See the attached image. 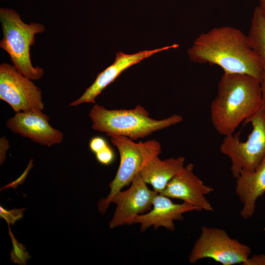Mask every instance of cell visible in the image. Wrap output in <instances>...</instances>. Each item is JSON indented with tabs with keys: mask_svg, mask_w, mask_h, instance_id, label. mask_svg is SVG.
I'll return each mask as SVG.
<instances>
[{
	"mask_svg": "<svg viewBox=\"0 0 265 265\" xmlns=\"http://www.w3.org/2000/svg\"><path fill=\"white\" fill-rule=\"evenodd\" d=\"M49 117L42 110L15 113L6 123L13 132L30 139L35 143L50 147L62 142L63 133L53 128Z\"/></svg>",
	"mask_w": 265,
	"mask_h": 265,
	"instance_id": "obj_11",
	"label": "cell"
},
{
	"mask_svg": "<svg viewBox=\"0 0 265 265\" xmlns=\"http://www.w3.org/2000/svg\"><path fill=\"white\" fill-rule=\"evenodd\" d=\"M95 155L99 163L106 166L112 164L115 159L114 151L109 145Z\"/></svg>",
	"mask_w": 265,
	"mask_h": 265,
	"instance_id": "obj_19",
	"label": "cell"
},
{
	"mask_svg": "<svg viewBox=\"0 0 265 265\" xmlns=\"http://www.w3.org/2000/svg\"><path fill=\"white\" fill-rule=\"evenodd\" d=\"M178 46V44H173L160 48L140 51L133 54H126L121 51L117 53L114 62L100 73L83 94L79 99L71 103L69 106H77L83 103H94L96 97L102 91L127 69L155 53Z\"/></svg>",
	"mask_w": 265,
	"mask_h": 265,
	"instance_id": "obj_12",
	"label": "cell"
},
{
	"mask_svg": "<svg viewBox=\"0 0 265 265\" xmlns=\"http://www.w3.org/2000/svg\"><path fill=\"white\" fill-rule=\"evenodd\" d=\"M0 163L2 164L6 158V152L9 148V143L6 138L3 136L0 139Z\"/></svg>",
	"mask_w": 265,
	"mask_h": 265,
	"instance_id": "obj_22",
	"label": "cell"
},
{
	"mask_svg": "<svg viewBox=\"0 0 265 265\" xmlns=\"http://www.w3.org/2000/svg\"><path fill=\"white\" fill-rule=\"evenodd\" d=\"M247 36L251 48L259 58L265 72V15L259 6L254 10Z\"/></svg>",
	"mask_w": 265,
	"mask_h": 265,
	"instance_id": "obj_16",
	"label": "cell"
},
{
	"mask_svg": "<svg viewBox=\"0 0 265 265\" xmlns=\"http://www.w3.org/2000/svg\"><path fill=\"white\" fill-rule=\"evenodd\" d=\"M194 165L188 163L170 181L160 194L178 199L196 207L198 211L213 212V209L206 195L214 189L206 185L193 172Z\"/></svg>",
	"mask_w": 265,
	"mask_h": 265,
	"instance_id": "obj_10",
	"label": "cell"
},
{
	"mask_svg": "<svg viewBox=\"0 0 265 265\" xmlns=\"http://www.w3.org/2000/svg\"><path fill=\"white\" fill-rule=\"evenodd\" d=\"M262 88V105L261 108L265 114V72L261 81Z\"/></svg>",
	"mask_w": 265,
	"mask_h": 265,
	"instance_id": "obj_24",
	"label": "cell"
},
{
	"mask_svg": "<svg viewBox=\"0 0 265 265\" xmlns=\"http://www.w3.org/2000/svg\"><path fill=\"white\" fill-rule=\"evenodd\" d=\"M250 123L252 130L244 141L240 132L224 136L220 152L231 161V171L236 179L243 170H254L265 159V114L260 110L244 124Z\"/></svg>",
	"mask_w": 265,
	"mask_h": 265,
	"instance_id": "obj_6",
	"label": "cell"
},
{
	"mask_svg": "<svg viewBox=\"0 0 265 265\" xmlns=\"http://www.w3.org/2000/svg\"><path fill=\"white\" fill-rule=\"evenodd\" d=\"M108 145L106 139L101 136H95L90 139L89 147L94 154L102 151Z\"/></svg>",
	"mask_w": 265,
	"mask_h": 265,
	"instance_id": "obj_20",
	"label": "cell"
},
{
	"mask_svg": "<svg viewBox=\"0 0 265 265\" xmlns=\"http://www.w3.org/2000/svg\"><path fill=\"white\" fill-rule=\"evenodd\" d=\"M32 166V159H31L26 169L23 172V173L17 179L1 188L0 191L9 187H12L14 189H16L18 185H22L24 183L26 178L28 172L31 168Z\"/></svg>",
	"mask_w": 265,
	"mask_h": 265,
	"instance_id": "obj_21",
	"label": "cell"
},
{
	"mask_svg": "<svg viewBox=\"0 0 265 265\" xmlns=\"http://www.w3.org/2000/svg\"><path fill=\"white\" fill-rule=\"evenodd\" d=\"M0 22L3 33L0 47L9 55L13 66L22 75L32 80L41 79L43 69L34 67L31 62L30 47L35 44V35L45 31L41 24L24 23L14 9L0 8Z\"/></svg>",
	"mask_w": 265,
	"mask_h": 265,
	"instance_id": "obj_4",
	"label": "cell"
},
{
	"mask_svg": "<svg viewBox=\"0 0 265 265\" xmlns=\"http://www.w3.org/2000/svg\"><path fill=\"white\" fill-rule=\"evenodd\" d=\"M110 141L118 149L120 163L114 178L108 185L109 194L98 202V209L101 213L106 212L113 196L131 184L144 166L161 152L160 143L154 139L136 143L126 136L113 135L110 136Z\"/></svg>",
	"mask_w": 265,
	"mask_h": 265,
	"instance_id": "obj_5",
	"label": "cell"
},
{
	"mask_svg": "<svg viewBox=\"0 0 265 265\" xmlns=\"http://www.w3.org/2000/svg\"><path fill=\"white\" fill-rule=\"evenodd\" d=\"M259 0V7L261 9V11L263 12L264 14L265 15V0Z\"/></svg>",
	"mask_w": 265,
	"mask_h": 265,
	"instance_id": "obj_25",
	"label": "cell"
},
{
	"mask_svg": "<svg viewBox=\"0 0 265 265\" xmlns=\"http://www.w3.org/2000/svg\"><path fill=\"white\" fill-rule=\"evenodd\" d=\"M149 189L139 174L132 180L129 188L120 190L112 197L111 203L116 207L109 226L113 229L125 225L133 224L138 215L149 212L157 194Z\"/></svg>",
	"mask_w": 265,
	"mask_h": 265,
	"instance_id": "obj_9",
	"label": "cell"
},
{
	"mask_svg": "<svg viewBox=\"0 0 265 265\" xmlns=\"http://www.w3.org/2000/svg\"><path fill=\"white\" fill-rule=\"evenodd\" d=\"M185 162V159L182 156L162 160L157 156L144 166L139 174L146 184L151 185L153 190L159 194L184 167Z\"/></svg>",
	"mask_w": 265,
	"mask_h": 265,
	"instance_id": "obj_15",
	"label": "cell"
},
{
	"mask_svg": "<svg viewBox=\"0 0 265 265\" xmlns=\"http://www.w3.org/2000/svg\"><path fill=\"white\" fill-rule=\"evenodd\" d=\"M25 210V208L8 210L0 206V217L5 220L7 225H13L17 221L23 217Z\"/></svg>",
	"mask_w": 265,
	"mask_h": 265,
	"instance_id": "obj_18",
	"label": "cell"
},
{
	"mask_svg": "<svg viewBox=\"0 0 265 265\" xmlns=\"http://www.w3.org/2000/svg\"><path fill=\"white\" fill-rule=\"evenodd\" d=\"M171 198L157 194L153 201L151 209L148 212L138 215L133 224H140V232L146 231L151 226L156 230L162 227L171 231L175 230L174 221L183 220V214L192 211H198V209L188 204L174 203Z\"/></svg>",
	"mask_w": 265,
	"mask_h": 265,
	"instance_id": "obj_13",
	"label": "cell"
},
{
	"mask_svg": "<svg viewBox=\"0 0 265 265\" xmlns=\"http://www.w3.org/2000/svg\"><path fill=\"white\" fill-rule=\"evenodd\" d=\"M201 230L189 256L190 264L211 259L222 265H245L250 256L249 246L231 238L222 229L204 226Z\"/></svg>",
	"mask_w": 265,
	"mask_h": 265,
	"instance_id": "obj_7",
	"label": "cell"
},
{
	"mask_svg": "<svg viewBox=\"0 0 265 265\" xmlns=\"http://www.w3.org/2000/svg\"><path fill=\"white\" fill-rule=\"evenodd\" d=\"M244 265H265V255L250 256Z\"/></svg>",
	"mask_w": 265,
	"mask_h": 265,
	"instance_id": "obj_23",
	"label": "cell"
},
{
	"mask_svg": "<svg viewBox=\"0 0 265 265\" xmlns=\"http://www.w3.org/2000/svg\"><path fill=\"white\" fill-rule=\"evenodd\" d=\"M9 233L12 244V248L10 252V261L14 264L25 265L30 259L29 253L26 251L24 244L18 241L8 225Z\"/></svg>",
	"mask_w": 265,
	"mask_h": 265,
	"instance_id": "obj_17",
	"label": "cell"
},
{
	"mask_svg": "<svg viewBox=\"0 0 265 265\" xmlns=\"http://www.w3.org/2000/svg\"><path fill=\"white\" fill-rule=\"evenodd\" d=\"M261 105L259 80L246 74L224 73L210 105L211 122L220 134H232L260 110Z\"/></svg>",
	"mask_w": 265,
	"mask_h": 265,
	"instance_id": "obj_2",
	"label": "cell"
},
{
	"mask_svg": "<svg viewBox=\"0 0 265 265\" xmlns=\"http://www.w3.org/2000/svg\"><path fill=\"white\" fill-rule=\"evenodd\" d=\"M236 179V194L242 204L240 215L247 219L255 213L257 199L265 193V159L254 170H243Z\"/></svg>",
	"mask_w": 265,
	"mask_h": 265,
	"instance_id": "obj_14",
	"label": "cell"
},
{
	"mask_svg": "<svg viewBox=\"0 0 265 265\" xmlns=\"http://www.w3.org/2000/svg\"><path fill=\"white\" fill-rule=\"evenodd\" d=\"M89 116L93 130L104 132L110 137L124 136L132 140L144 138L183 120L182 116L177 114L160 120L154 119L149 116L148 111L139 105L131 109L112 110L95 105L90 110Z\"/></svg>",
	"mask_w": 265,
	"mask_h": 265,
	"instance_id": "obj_3",
	"label": "cell"
},
{
	"mask_svg": "<svg viewBox=\"0 0 265 265\" xmlns=\"http://www.w3.org/2000/svg\"><path fill=\"white\" fill-rule=\"evenodd\" d=\"M0 99L7 103L15 113L43 110L41 90L12 65H0Z\"/></svg>",
	"mask_w": 265,
	"mask_h": 265,
	"instance_id": "obj_8",
	"label": "cell"
},
{
	"mask_svg": "<svg viewBox=\"0 0 265 265\" xmlns=\"http://www.w3.org/2000/svg\"><path fill=\"white\" fill-rule=\"evenodd\" d=\"M187 54L193 62L218 66L225 73L248 75L260 82L265 73L247 36L230 26L214 27L201 33Z\"/></svg>",
	"mask_w": 265,
	"mask_h": 265,
	"instance_id": "obj_1",
	"label": "cell"
}]
</instances>
